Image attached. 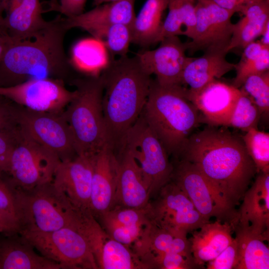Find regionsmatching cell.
I'll list each match as a JSON object with an SVG mask.
<instances>
[{
    "mask_svg": "<svg viewBox=\"0 0 269 269\" xmlns=\"http://www.w3.org/2000/svg\"><path fill=\"white\" fill-rule=\"evenodd\" d=\"M179 159L195 165L234 211L257 173L242 137L216 126L192 134Z\"/></svg>",
    "mask_w": 269,
    "mask_h": 269,
    "instance_id": "obj_1",
    "label": "cell"
},
{
    "mask_svg": "<svg viewBox=\"0 0 269 269\" xmlns=\"http://www.w3.org/2000/svg\"><path fill=\"white\" fill-rule=\"evenodd\" d=\"M68 31L59 14L34 37L12 40L0 61V87L48 78L65 82L72 67L64 45Z\"/></svg>",
    "mask_w": 269,
    "mask_h": 269,
    "instance_id": "obj_2",
    "label": "cell"
},
{
    "mask_svg": "<svg viewBox=\"0 0 269 269\" xmlns=\"http://www.w3.org/2000/svg\"><path fill=\"white\" fill-rule=\"evenodd\" d=\"M150 76L136 56L112 60L103 70V111L109 143L114 150L142 112Z\"/></svg>",
    "mask_w": 269,
    "mask_h": 269,
    "instance_id": "obj_3",
    "label": "cell"
},
{
    "mask_svg": "<svg viewBox=\"0 0 269 269\" xmlns=\"http://www.w3.org/2000/svg\"><path fill=\"white\" fill-rule=\"evenodd\" d=\"M183 85L163 86L151 81L142 114L168 154L178 159L192 132L202 123Z\"/></svg>",
    "mask_w": 269,
    "mask_h": 269,
    "instance_id": "obj_4",
    "label": "cell"
},
{
    "mask_svg": "<svg viewBox=\"0 0 269 269\" xmlns=\"http://www.w3.org/2000/svg\"><path fill=\"white\" fill-rule=\"evenodd\" d=\"M72 82L76 88V95L63 114L77 154L94 155L110 145L102 107V79L101 75H88Z\"/></svg>",
    "mask_w": 269,
    "mask_h": 269,
    "instance_id": "obj_5",
    "label": "cell"
},
{
    "mask_svg": "<svg viewBox=\"0 0 269 269\" xmlns=\"http://www.w3.org/2000/svg\"><path fill=\"white\" fill-rule=\"evenodd\" d=\"M17 194L20 231L80 229L85 212L76 208L52 181L28 190L17 188Z\"/></svg>",
    "mask_w": 269,
    "mask_h": 269,
    "instance_id": "obj_6",
    "label": "cell"
},
{
    "mask_svg": "<svg viewBox=\"0 0 269 269\" xmlns=\"http://www.w3.org/2000/svg\"><path fill=\"white\" fill-rule=\"evenodd\" d=\"M121 148L126 150L135 161L149 188L150 198L155 197L170 180L173 165L142 113L126 133Z\"/></svg>",
    "mask_w": 269,
    "mask_h": 269,
    "instance_id": "obj_7",
    "label": "cell"
},
{
    "mask_svg": "<svg viewBox=\"0 0 269 269\" xmlns=\"http://www.w3.org/2000/svg\"><path fill=\"white\" fill-rule=\"evenodd\" d=\"M19 234L40 255L65 269H98L88 242L80 229L65 227L50 232L22 231Z\"/></svg>",
    "mask_w": 269,
    "mask_h": 269,
    "instance_id": "obj_8",
    "label": "cell"
},
{
    "mask_svg": "<svg viewBox=\"0 0 269 269\" xmlns=\"http://www.w3.org/2000/svg\"><path fill=\"white\" fill-rule=\"evenodd\" d=\"M150 222L175 236L187 235L208 222L184 192L170 180L145 207Z\"/></svg>",
    "mask_w": 269,
    "mask_h": 269,
    "instance_id": "obj_9",
    "label": "cell"
},
{
    "mask_svg": "<svg viewBox=\"0 0 269 269\" xmlns=\"http://www.w3.org/2000/svg\"><path fill=\"white\" fill-rule=\"evenodd\" d=\"M60 162L52 151L20 132L6 174L16 188L28 190L52 181Z\"/></svg>",
    "mask_w": 269,
    "mask_h": 269,
    "instance_id": "obj_10",
    "label": "cell"
},
{
    "mask_svg": "<svg viewBox=\"0 0 269 269\" xmlns=\"http://www.w3.org/2000/svg\"><path fill=\"white\" fill-rule=\"evenodd\" d=\"M17 119L18 128L23 135L52 151L61 161L78 155L63 112H38L18 106Z\"/></svg>",
    "mask_w": 269,
    "mask_h": 269,
    "instance_id": "obj_11",
    "label": "cell"
},
{
    "mask_svg": "<svg viewBox=\"0 0 269 269\" xmlns=\"http://www.w3.org/2000/svg\"><path fill=\"white\" fill-rule=\"evenodd\" d=\"M173 165L170 180L184 192L197 211L208 221L215 217L233 226L237 212L228 206L200 170L183 159H177Z\"/></svg>",
    "mask_w": 269,
    "mask_h": 269,
    "instance_id": "obj_12",
    "label": "cell"
},
{
    "mask_svg": "<svg viewBox=\"0 0 269 269\" xmlns=\"http://www.w3.org/2000/svg\"><path fill=\"white\" fill-rule=\"evenodd\" d=\"M65 81L55 78L31 79L8 87H0V95L15 104L38 112L62 113L76 95Z\"/></svg>",
    "mask_w": 269,
    "mask_h": 269,
    "instance_id": "obj_13",
    "label": "cell"
},
{
    "mask_svg": "<svg viewBox=\"0 0 269 269\" xmlns=\"http://www.w3.org/2000/svg\"><path fill=\"white\" fill-rule=\"evenodd\" d=\"M196 23L187 50L195 52L224 51L228 47L233 32L231 18L234 12L218 5L212 0H196Z\"/></svg>",
    "mask_w": 269,
    "mask_h": 269,
    "instance_id": "obj_14",
    "label": "cell"
},
{
    "mask_svg": "<svg viewBox=\"0 0 269 269\" xmlns=\"http://www.w3.org/2000/svg\"><path fill=\"white\" fill-rule=\"evenodd\" d=\"M159 46L153 50H143L135 54L143 68L160 85H183L182 75L186 64L193 57H187V42H183L178 36L162 39Z\"/></svg>",
    "mask_w": 269,
    "mask_h": 269,
    "instance_id": "obj_15",
    "label": "cell"
},
{
    "mask_svg": "<svg viewBox=\"0 0 269 269\" xmlns=\"http://www.w3.org/2000/svg\"><path fill=\"white\" fill-rule=\"evenodd\" d=\"M81 231L98 269H148L130 247L109 236L92 215L85 216Z\"/></svg>",
    "mask_w": 269,
    "mask_h": 269,
    "instance_id": "obj_16",
    "label": "cell"
},
{
    "mask_svg": "<svg viewBox=\"0 0 269 269\" xmlns=\"http://www.w3.org/2000/svg\"><path fill=\"white\" fill-rule=\"evenodd\" d=\"M241 91L215 79L196 90H186L188 99L199 111L202 123L228 127Z\"/></svg>",
    "mask_w": 269,
    "mask_h": 269,
    "instance_id": "obj_17",
    "label": "cell"
},
{
    "mask_svg": "<svg viewBox=\"0 0 269 269\" xmlns=\"http://www.w3.org/2000/svg\"><path fill=\"white\" fill-rule=\"evenodd\" d=\"M94 155H77L61 161L52 181L76 208L90 213Z\"/></svg>",
    "mask_w": 269,
    "mask_h": 269,
    "instance_id": "obj_18",
    "label": "cell"
},
{
    "mask_svg": "<svg viewBox=\"0 0 269 269\" xmlns=\"http://www.w3.org/2000/svg\"><path fill=\"white\" fill-rule=\"evenodd\" d=\"M242 201L233 229L269 237V172L259 173Z\"/></svg>",
    "mask_w": 269,
    "mask_h": 269,
    "instance_id": "obj_19",
    "label": "cell"
},
{
    "mask_svg": "<svg viewBox=\"0 0 269 269\" xmlns=\"http://www.w3.org/2000/svg\"><path fill=\"white\" fill-rule=\"evenodd\" d=\"M117 167L116 154L110 145L94 155L90 212L95 218L115 206Z\"/></svg>",
    "mask_w": 269,
    "mask_h": 269,
    "instance_id": "obj_20",
    "label": "cell"
},
{
    "mask_svg": "<svg viewBox=\"0 0 269 269\" xmlns=\"http://www.w3.org/2000/svg\"><path fill=\"white\" fill-rule=\"evenodd\" d=\"M115 205L140 209L150 199L149 189L135 161L125 149H119Z\"/></svg>",
    "mask_w": 269,
    "mask_h": 269,
    "instance_id": "obj_21",
    "label": "cell"
},
{
    "mask_svg": "<svg viewBox=\"0 0 269 269\" xmlns=\"http://www.w3.org/2000/svg\"><path fill=\"white\" fill-rule=\"evenodd\" d=\"M111 237L131 247L149 222L145 207L140 209L115 205L95 218Z\"/></svg>",
    "mask_w": 269,
    "mask_h": 269,
    "instance_id": "obj_22",
    "label": "cell"
},
{
    "mask_svg": "<svg viewBox=\"0 0 269 269\" xmlns=\"http://www.w3.org/2000/svg\"><path fill=\"white\" fill-rule=\"evenodd\" d=\"M4 22L13 41L34 37L48 23L40 0H4Z\"/></svg>",
    "mask_w": 269,
    "mask_h": 269,
    "instance_id": "obj_23",
    "label": "cell"
},
{
    "mask_svg": "<svg viewBox=\"0 0 269 269\" xmlns=\"http://www.w3.org/2000/svg\"><path fill=\"white\" fill-rule=\"evenodd\" d=\"M134 1L135 0H122L105 3L80 14L64 16V23L68 30L77 28L88 33L116 24L131 26L135 17Z\"/></svg>",
    "mask_w": 269,
    "mask_h": 269,
    "instance_id": "obj_24",
    "label": "cell"
},
{
    "mask_svg": "<svg viewBox=\"0 0 269 269\" xmlns=\"http://www.w3.org/2000/svg\"><path fill=\"white\" fill-rule=\"evenodd\" d=\"M232 226L216 219L192 231L188 240L194 262L198 268L213 260L232 242Z\"/></svg>",
    "mask_w": 269,
    "mask_h": 269,
    "instance_id": "obj_25",
    "label": "cell"
},
{
    "mask_svg": "<svg viewBox=\"0 0 269 269\" xmlns=\"http://www.w3.org/2000/svg\"><path fill=\"white\" fill-rule=\"evenodd\" d=\"M0 239V269H65L34 251L19 234Z\"/></svg>",
    "mask_w": 269,
    "mask_h": 269,
    "instance_id": "obj_26",
    "label": "cell"
},
{
    "mask_svg": "<svg viewBox=\"0 0 269 269\" xmlns=\"http://www.w3.org/2000/svg\"><path fill=\"white\" fill-rule=\"evenodd\" d=\"M227 54L224 51H207L201 56L192 58L183 70L182 84L189 86V90H198L234 69L235 64L226 59Z\"/></svg>",
    "mask_w": 269,
    "mask_h": 269,
    "instance_id": "obj_27",
    "label": "cell"
},
{
    "mask_svg": "<svg viewBox=\"0 0 269 269\" xmlns=\"http://www.w3.org/2000/svg\"><path fill=\"white\" fill-rule=\"evenodd\" d=\"M244 16L233 24V32L226 52L235 48L244 49L261 36L269 22L268 0H261L247 7L242 12Z\"/></svg>",
    "mask_w": 269,
    "mask_h": 269,
    "instance_id": "obj_28",
    "label": "cell"
},
{
    "mask_svg": "<svg viewBox=\"0 0 269 269\" xmlns=\"http://www.w3.org/2000/svg\"><path fill=\"white\" fill-rule=\"evenodd\" d=\"M237 240V261L234 269H269V237L253 233L238 226L233 227Z\"/></svg>",
    "mask_w": 269,
    "mask_h": 269,
    "instance_id": "obj_29",
    "label": "cell"
},
{
    "mask_svg": "<svg viewBox=\"0 0 269 269\" xmlns=\"http://www.w3.org/2000/svg\"><path fill=\"white\" fill-rule=\"evenodd\" d=\"M169 0H146L131 26L132 43L148 46L154 44L162 23Z\"/></svg>",
    "mask_w": 269,
    "mask_h": 269,
    "instance_id": "obj_30",
    "label": "cell"
},
{
    "mask_svg": "<svg viewBox=\"0 0 269 269\" xmlns=\"http://www.w3.org/2000/svg\"><path fill=\"white\" fill-rule=\"evenodd\" d=\"M193 0H169L167 15L162 22L155 43L163 38L178 35L192 38L196 23Z\"/></svg>",
    "mask_w": 269,
    "mask_h": 269,
    "instance_id": "obj_31",
    "label": "cell"
},
{
    "mask_svg": "<svg viewBox=\"0 0 269 269\" xmlns=\"http://www.w3.org/2000/svg\"><path fill=\"white\" fill-rule=\"evenodd\" d=\"M236 75L233 85L240 88L250 76L269 70V46L254 41L244 48L239 62L235 64Z\"/></svg>",
    "mask_w": 269,
    "mask_h": 269,
    "instance_id": "obj_32",
    "label": "cell"
},
{
    "mask_svg": "<svg viewBox=\"0 0 269 269\" xmlns=\"http://www.w3.org/2000/svg\"><path fill=\"white\" fill-rule=\"evenodd\" d=\"M89 33L101 42L112 55L119 57L127 55L132 41L131 26L116 24L95 29Z\"/></svg>",
    "mask_w": 269,
    "mask_h": 269,
    "instance_id": "obj_33",
    "label": "cell"
},
{
    "mask_svg": "<svg viewBox=\"0 0 269 269\" xmlns=\"http://www.w3.org/2000/svg\"><path fill=\"white\" fill-rule=\"evenodd\" d=\"M247 151L254 162L257 173L269 172V134L252 128L242 137Z\"/></svg>",
    "mask_w": 269,
    "mask_h": 269,
    "instance_id": "obj_34",
    "label": "cell"
},
{
    "mask_svg": "<svg viewBox=\"0 0 269 269\" xmlns=\"http://www.w3.org/2000/svg\"><path fill=\"white\" fill-rule=\"evenodd\" d=\"M240 89L253 100L260 111L261 117L268 118L269 70L249 77Z\"/></svg>",
    "mask_w": 269,
    "mask_h": 269,
    "instance_id": "obj_35",
    "label": "cell"
},
{
    "mask_svg": "<svg viewBox=\"0 0 269 269\" xmlns=\"http://www.w3.org/2000/svg\"><path fill=\"white\" fill-rule=\"evenodd\" d=\"M261 118V114L257 106L249 96L241 91L228 127L246 132L252 128H258Z\"/></svg>",
    "mask_w": 269,
    "mask_h": 269,
    "instance_id": "obj_36",
    "label": "cell"
},
{
    "mask_svg": "<svg viewBox=\"0 0 269 269\" xmlns=\"http://www.w3.org/2000/svg\"><path fill=\"white\" fill-rule=\"evenodd\" d=\"M0 210L12 218L19 225L17 188L5 173H0Z\"/></svg>",
    "mask_w": 269,
    "mask_h": 269,
    "instance_id": "obj_37",
    "label": "cell"
},
{
    "mask_svg": "<svg viewBox=\"0 0 269 269\" xmlns=\"http://www.w3.org/2000/svg\"><path fill=\"white\" fill-rule=\"evenodd\" d=\"M148 265L150 269H192L198 268L193 260L174 253L165 254L155 257L150 261Z\"/></svg>",
    "mask_w": 269,
    "mask_h": 269,
    "instance_id": "obj_38",
    "label": "cell"
},
{
    "mask_svg": "<svg viewBox=\"0 0 269 269\" xmlns=\"http://www.w3.org/2000/svg\"><path fill=\"white\" fill-rule=\"evenodd\" d=\"M20 135L19 128L0 133V173H6L12 151Z\"/></svg>",
    "mask_w": 269,
    "mask_h": 269,
    "instance_id": "obj_39",
    "label": "cell"
},
{
    "mask_svg": "<svg viewBox=\"0 0 269 269\" xmlns=\"http://www.w3.org/2000/svg\"><path fill=\"white\" fill-rule=\"evenodd\" d=\"M18 106L0 95V133L18 128Z\"/></svg>",
    "mask_w": 269,
    "mask_h": 269,
    "instance_id": "obj_40",
    "label": "cell"
},
{
    "mask_svg": "<svg viewBox=\"0 0 269 269\" xmlns=\"http://www.w3.org/2000/svg\"><path fill=\"white\" fill-rule=\"evenodd\" d=\"M238 246L234 238L231 243L213 260L207 262V269H234L237 261Z\"/></svg>",
    "mask_w": 269,
    "mask_h": 269,
    "instance_id": "obj_41",
    "label": "cell"
},
{
    "mask_svg": "<svg viewBox=\"0 0 269 269\" xmlns=\"http://www.w3.org/2000/svg\"><path fill=\"white\" fill-rule=\"evenodd\" d=\"M86 0H55L53 1L49 10L58 12L65 17L80 14L84 12Z\"/></svg>",
    "mask_w": 269,
    "mask_h": 269,
    "instance_id": "obj_42",
    "label": "cell"
},
{
    "mask_svg": "<svg viewBox=\"0 0 269 269\" xmlns=\"http://www.w3.org/2000/svg\"><path fill=\"white\" fill-rule=\"evenodd\" d=\"M20 227L18 223L10 216L0 210V234L10 236L19 234Z\"/></svg>",
    "mask_w": 269,
    "mask_h": 269,
    "instance_id": "obj_43",
    "label": "cell"
},
{
    "mask_svg": "<svg viewBox=\"0 0 269 269\" xmlns=\"http://www.w3.org/2000/svg\"><path fill=\"white\" fill-rule=\"evenodd\" d=\"M219 6L226 9L236 12H242L249 5L261 0H212Z\"/></svg>",
    "mask_w": 269,
    "mask_h": 269,
    "instance_id": "obj_44",
    "label": "cell"
},
{
    "mask_svg": "<svg viewBox=\"0 0 269 269\" xmlns=\"http://www.w3.org/2000/svg\"><path fill=\"white\" fill-rule=\"evenodd\" d=\"M4 12V0H0V42L8 43L12 41V39L5 25Z\"/></svg>",
    "mask_w": 269,
    "mask_h": 269,
    "instance_id": "obj_45",
    "label": "cell"
},
{
    "mask_svg": "<svg viewBox=\"0 0 269 269\" xmlns=\"http://www.w3.org/2000/svg\"><path fill=\"white\" fill-rule=\"evenodd\" d=\"M261 36L260 42L264 45L269 46V22L266 26Z\"/></svg>",
    "mask_w": 269,
    "mask_h": 269,
    "instance_id": "obj_46",
    "label": "cell"
},
{
    "mask_svg": "<svg viewBox=\"0 0 269 269\" xmlns=\"http://www.w3.org/2000/svg\"><path fill=\"white\" fill-rule=\"evenodd\" d=\"M10 43H1V42H0V61H1V60L2 59V58L3 57V56L4 54L5 51L8 45Z\"/></svg>",
    "mask_w": 269,
    "mask_h": 269,
    "instance_id": "obj_47",
    "label": "cell"
},
{
    "mask_svg": "<svg viewBox=\"0 0 269 269\" xmlns=\"http://www.w3.org/2000/svg\"><path fill=\"white\" fill-rule=\"evenodd\" d=\"M122 0H93V5L95 6L110 2L117 1Z\"/></svg>",
    "mask_w": 269,
    "mask_h": 269,
    "instance_id": "obj_48",
    "label": "cell"
},
{
    "mask_svg": "<svg viewBox=\"0 0 269 269\" xmlns=\"http://www.w3.org/2000/svg\"><path fill=\"white\" fill-rule=\"evenodd\" d=\"M193 0L195 1V0Z\"/></svg>",
    "mask_w": 269,
    "mask_h": 269,
    "instance_id": "obj_49",
    "label": "cell"
},
{
    "mask_svg": "<svg viewBox=\"0 0 269 269\" xmlns=\"http://www.w3.org/2000/svg\"></svg>",
    "mask_w": 269,
    "mask_h": 269,
    "instance_id": "obj_50",
    "label": "cell"
}]
</instances>
